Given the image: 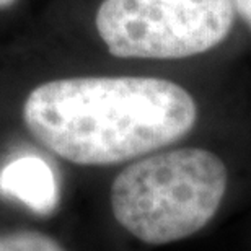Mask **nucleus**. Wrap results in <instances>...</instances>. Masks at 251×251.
I'll return each instance as SVG.
<instances>
[{
    "label": "nucleus",
    "instance_id": "0eeeda50",
    "mask_svg": "<svg viewBox=\"0 0 251 251\" xmlns=\"http://www.w3.org/2000/svg\"><path fill=\"white\" fill-rule=\"evenodd\" d=\"M15 2H17V0H0V10L12 7V5H13Z\"/></svg>",
    "mask_w": 251,
    "mask_h": 251
},
{
    "label": "nucleus",
    "instance_id": "20e7f679",
    "mask_svg": "<svg viewBox=\"0 0 251 251\" xmlns=\"http://www.w3.org/2000/svg\"><path fill=\"white\" fill-rule=\"evenodd\" d=\"M0 193L38 214L52 212L59 201L56 175L36 155L18 157L0 170Z\"/></svg>",
    "mask_w": 251,
    "mask_h": 251
},
{
    "label": "nucleus",
    "instance_id": "f03ea898",
    "mask_svg": "<svg viewBox=\"0 0 251 251\" xmlns=\"http://www.w3.org/2000/svg\"><path fill=\"white\" fill-rule=\"evenodd\" d=\"M228 170L214 150L172 145L129 162L109 189L116 222L152 247L176 243L215 217L227 193Z\"/></svg>",
    "mask_w": 251,
    "mask_h": 251
},
{
    "label": "nucleus",
    "instance_id": "423d86ee",
    "mask_svg": "<svg viewBox=\"0 0 251 251\" xmlns=\"http://www.w3.org/2000/svg\"><path fill=\"white\" fill-rule=\"evenodd\" d=\"M237 13L240 28H243L251 36V0H232Z\"/></svg>",
    "mask_w": 251,
    "mask_h": 251
},
{
    "label": "nucleus",
    "instance_id": "7ed1b4c3",
    "mask_svg": "<svg viewBox=\"0 0 251 251\" xmlns=\"http://www.w3.org/2000/svg\"><path fill=\"white\" fill-rule=\"evenodd\" d=\"M93 25L113 57L160 64L222 52L240 29L232 0H101Z\"/></svg>",
    "mask_w": 251,
    "mask_h": 251
},
{
    "label": "nucleus",
    "instance_id": "f257e3e1",
    "mask_svg": "<svg viewBox=\"0 0 251 251\" xmlns=\"http://www.w3.org/2000/svg\"><path fill=\"white\" fill-rule=\"evenodd\" d=\"M29 134L65 162L113 167L172 147L193 132L201 104L158 75H80L49 80L23 103Z\"/></svg>",
    "mask_w": 251,
    "mask_h": 251
},
{
    "label": "nucleus",
    "instance_id": "39448f33",
    "mask_svg": "<svg viewBox=\"0 0 251 251\" xmlns=\"http://www.w3.org/2000/svg\"><path fill=\"white\" fill-rule=\"evenodd\" d=\"M0 251H67L57 240L38 230L0 233Z\"/></svg>",
    "mask_w": 251,
    "mask_h": 251
}]
</instances>
